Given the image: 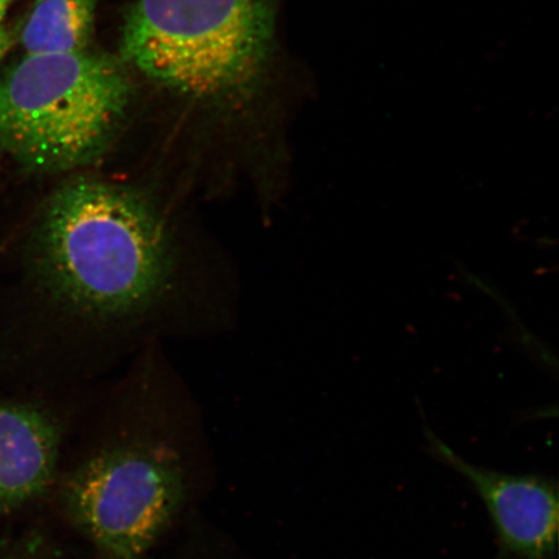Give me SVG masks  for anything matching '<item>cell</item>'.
Returning a JSON list of instances; mask_svg holds the SVG:
<instances>
[{"mask_svg": "<svg viewBox=\"0 0 559 559\" xmlns=\"http://www.w3.org/2000/svg\"><path fill=\"white\" fill-rule=\"evenodd\" d=\"M282 0H134L123 19V64L179 100L241 110L278 64Z\"/></svg>", "mask_w": 559, "mask_h": 559, "instance_id": "7a4b0ae2", "label": "cell"}, {"mask_svg": "<svg viewBox=\"0 0 559 559\" xmlns=\"http://www.w3.org/2000/svg\"><path fill=\"white\" fill-rule=\"evenodd\" d=\"M59 425L31 404L0 402V516L27 504L53 479Z\"/></svg>", "mask_w": 559, "mask_h": 559, "instance_id": "8992f818", "label": "cell"}, {"mask_svg": "<svg viewBox=\"0 0 559 559\" xmlns=\"http://www.w3.org/2000/svg\"><path fill=\"white\" fill-rule=\"evenodd\" d=\"M10 35L4 29H0V59L9 50L10 47Z\"/></svg>", "mask_w": 559, "mask_h": 559, "instance_id": "ba28073f", "label": "cell"}, {"mask_svg": "<svg viewBox=\"0 0 559 559\" xmlns=\"http://www.w3.org/2000/svg\"><path fill=\"white\" fill-rule=\"evenodd\" d=\"M97 0H37L20 32L26 53L90 50Z\"/></svg>", "mask_w": 559, "mask_h": 559, "instance_id": "52a82bcc", "label": "cell"}, {"mask_svg": "<svg viewBox=\"0 0 559 559\" xmlns=\"http://www.w3.org/2000/svg\"><path fill=\"white\" fill-rule=\"evenodd\" d=\"M426 451L469 485L492 522L495 559H556L559 493L556 478L512 474L472 463L426 428Z\"/></svg>", "mask_w": 559, "mask_h": 559, "instance_id": "5b68a950", "label": "cell"}, {"mask_svg": "<svg viewBox=\"0 0 559 559\" xmlns=\"http://www.w3.org/2000/svg\"><path fill=\"white\" fill-rule=\"evenodd\" d=\"M12 2L13 0H0V23H2L5 17V13L9 11V7Z\"/></svg>", "mask_w": 559, "mask_h": 559, "instance_id": "9c48e42d", "label": "cell"}, {"mask_svg": "<svg viewBox=\"0 0 559 559\" xmlns=\"http://www.w3.org/2000/svg\"><path fill=\"white\" fill-rule=\"evenodd\" d=\"M193 202L94 170L60 178L40 202L27 261L73 380L236 321L239 276Z\"/></svg>", "mask_w": 559, "mask_h": 559, "instance_id": "6da1fadb", "label": "cell"}, {"mask_svg": "<svg viewBox=\"0 0 559 559\" xmlns=\"http://www.w3.org/2000/svg\"><path fill=\"white\" fill-rule=\"evenodd\" d=\"M0 559H35V558L19 555V554H4V551H0Z\"/></svg>", "mask_w": 559, "mask_h": 559, "instance_id": "30bf717a", "label": "cell"}, {"mask_svg": "<svg viewBox=\"0 0 559 559\" xmlns=\"http://www.w3.org/2000/svg\"><path fill=\"white\" fill-rule=\"evenodd\" d=\"M183 477L174 459L143 444L95 454L67 481L75 526L107 559H139L177 514Z\"/></svg>", "mask_w": 559, "mask_h": 559, "instance_id": "277c9868", "label": "cell"}, {"mask_svg": "<svg viewBox=\"0 0 559 559\" xmlns=\"http://www.w3.org/2000/svg\"><path fill=\"white\" fill-rule=\"evenodd\" d=\"M132 97L129 68L109 55L25 53L0 79V151L35 174L94 170L120 136Z\"/></svg>", "mask_w": 559, "mask_h": 559, "instance_id": "3957f363", "label": "cell"}]
</instances>
